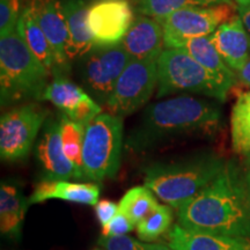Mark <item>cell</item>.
<instances>
[{
	"instance_id": "obj_26",
	"label": "cell",
	"mask_w": 250,
	"mask_h": 250,
	"mask_svg": "<svg viewBox=\"0 0 250 250\" xmlns=\"http://www.w3.org/2000/svg\"><path fill=\"white\" fill-rule=\"evenodd\" d=\"M233 2L232 0H138L136 5L137 12L147 17L158 19L159 21L182 8L208 7L219 4Z\"/></svg>"
},
{
	"instance_id": "obj_5",
	"label": "cell",
	"mask_w": 250,
	"mask_h": 250,
	"mask_svg": "<svg viewBox=\"0 0 250 250\" xmlns=\"http://www.w3.org/2000/svg\"><path fill=\"white\" fill-rule=\"evenodd\" d=\"M228 92L186 49H165L159 56L158 99L175 93H195L224 102Z\"/></svg>"
},
{
	"instance_id": "obj_19",
	"label": "cell",
	"mask_w": 250,
	"mask_h": 250,
	"mask_svg": "<svg viewBox=\"0 0 250 250\" xmlns=\"http://www.w3.org/2000/svg\"><path fill=\"white\" fill-rule=\"evenodd\" d=\"M29 198L19 184L2 181L0 186V232L12 240H20Z\"/></svg>"
},
{
	"instance_id": "obj_15",
	"label": "cell",
	"mask_w": 250,
	"mask_h": 250,
	"mask_svg": "<svg viewBox=\"0 0 250 250\" xmlns=\"http://www.w3.org/2000/svg\"><path fill=\"white\" fill-rule=\"evenodd\" d=\"M210 40L224 62L239 72L250 59V35L239 15L221 24Z\"/></svg>"
},
{
	"instance_id": "obj_36",
	"label": "cell",
	"mask_w": 250,
	"mask_h": 250,
	"mask_svg": "<svg viewBox=\"0 0 250 250\" xmlns=\"http://www.w3.org/2000/svg\"><path fill=\"white\" fill-rule=\"evenodd\" d=\"M145 250H175L168 245H161V243H144Z\"/></svg>"
},
{
	"instance_id": "obj_24",
	"label": "cell",
	"mask_w": 250,
	"mask_h": 250,
	"mask_svg": "<svg viewBox=\"0 0 250 250\" xmlns=\"http://www.w3.org/2000/svg\"><path fill=\"white\" fill-rule=\"evenodd\" d=\"M158 201L147 187H134L125 192L118 203V211L124 213L132 223L138 225L158 208Z\"/></svg>"
},
{
	"instance_id": "obj_2",
	"label": "cell",
	"mask_w": 250,
	"mask_h": 250,
	"mask_svg": "<svg viewBox=\"0 0 250 250\" xmlns=\"http://www.w3.org/2000/svg\"><path fill=\"white\" fill-rule=\"evenodd\" d=\"M179 225L195 232L250 240V208L243 173L233 162L177 210Z\"/></svg>"
},
{
	"instance_id": "obj_31",
	"label": "cell",
	"mask_w": 250,
	"mask_h": 250,
	"mask_svg": "<svg viewBox=\"0 0 250 250\" xmlns=\"http://www.w3.org/2000/svg\"><path fill=\"white\" fill-rule=\"evenodd\" d=\"M134 225L129 218L121 211L111 219V221L104 227H102V236H120L126 235L127 233L133 229Z\"/></svg>"
},
{
	"instance_id": "obj_8",
	"label": "cell",
	"mask_w": 250,
	"mask_h": 250,
	"mask_svg": "<svg viewBox=\"0 0 250 250\" xmlns=\"http://www.w3.org/2000/svg\"><path fill=\"white\" fill-rule=\"evenodd\" d=\"M130 61L122 43L94 45L79 59V73L85 90L100 105H107L118 78Z\"/></svg>"
},
{
	"instance_id": "obj_18",
	"label": "cell",
	"mask_w": 250,
	"mask_h": 250,
	"mask_svg": "<svg viewBox=\"0 0 250 250\" xmlns=\"http://www.w3.org/2000/svg\"><path fill=\"white\" fill-rule=\"evenodd\" d=\"M168 240L175 250H250L249 239L195 232L180 225H174Z\"/></svg>"
},
{
	"instance_id": "obj_27",
	"label": "cell",
	"mask_w": 250,
	"mask_h": 250,
	"mask_svg": "<svg viewBox=\"0 0 250 250\" xmlns=\"http://www.w3.org/2000/svg\"><path fill=\"white\" fill-rule=\"evenodd\" d=\"M173 212L167 205H159L148 217L137 225V234L142 241H154L169 229Z\"/></svg>"
},
{
	"instance_id": "obj_34",
	"label": "cell",
	"mask_w": 250,
	"mask_h": 250,
	"mask_svg": "<svg viewBox=\"0 0 250 250\" xmlns=\"http://www.w3.org/2000/svg\"><path fill=\"white\" fill-rule=\"evenodd\" d=\"M237 12H239V17L241 18L243 26L250 35V4L242 6V7H237Z\"/></svg>"
},
{
	"instance_id": "obj_12",
	"label": "cell",
	"mask_w": 250,
	"mask_h": 250,
	"mask_svg": "<svg viewBox=\"0 0 250 250\" xmlns=\"http://www.w3.org/2000/svg\"><path fill=\"white\" fill-rule=\"evenodd\" d=\"M35 156L44 179L80 180L76 168L65 154L61 136V116L48 117L37 140Z\"/></svg>"
},
{
	"instance_id": "obj_13",
	"label": "cell",
	"mask_w": 250,
	"mask_h": 250,
	"mask_svg": "<svg viewBox=\"0 0 250 250\" xmlns=\"http://www.w3.org/2000/svg\"><path fill=\"white\" fill-rule=\"evenodd\" d=\"M26 7L51 45L57 64L56 71L67 76L71 68V62L67 56L68 33L59 0H30Z\"/></svg>"
},
{
	"instance_id": "obj_25",
	"label": "cell",
	"mask_w": 250,
	"mask_h": 250,
	"mask_svg": "<svg viewBox=\"0 0 250 250\" xmlns=\"http://www.w3.org/2000/svg\"><path fill=\"white\" fill-rule=\"evenodd\" d=\"M61 136L62 148L74 168L80 180H85L83 170V148L86 126L70 120L61 111Z\"/></svg>"
},
{
	"instance_id": "obj_6",
	"label": "cell",
	"mask_w": 250,
	"mask_h": 250,
	"mask_svg": "<svg viewBox=\"0 0 250 250\" xmlns=\"http://www.w3.org/2000/svg\"><path fill=\"white\" fill-rule=\"evenodd\" d=\"M123 118L110 112L100 114L85 129L83 170L85 180L102 182L114 179L123 149Z\"/></svg>"
},
{
	"instance_id": "obj_17",
	"label": "cell",
	"mask_w": 250,
	"mask_h": 250,
	"mask_svg": "<svg viewBox=\"0 0 250 250\" xmlns=\"http://www.w3.org/2000/svg\"><path fill=\"white\" fill-rule=\"evenodd\" d=\"M101 189L96 183H76L68 180L43 179L36 184L29 197V204H40L48 199H62L83 205H96Z\"/></svg>"
},
{
	"instance_id": "obj_9",
	"label": "cell",
	"mask_w": 250,
	"mask_h": 250,
	"mask_svg": "<svg viewBox=\"0 0 250 250\" xmlns=\"http://www.w3.org/2000/svg\"><path fill=\"white\" fill-rule=\"evenodd\" d=\"M158 59H131L105 105L110 114L124 118L149 101L158 87Z\"/></svg>"
},
{
	"instance_id": "obj_11",
	"label": "cell",
	"mask_w": 250,
	"mask_h": 250,
	"mask_svg": "<svg viewBox=\"0 0 250 250\" xmlns=\"http://www.w3.org/2000/svg\"><path fill=\"white\" fill-rule=\"evenodd\" d=\"M129 0H96L89 5L88 26L95 45L118 44L134 21Z\"/></svg>"
},
{
	"instance_id": "obj_7",
	"label": "cell",
	"mask_w": 250,
	"mask_h": 250,
	"mask_svg": "<svg viewBox=\"0 0 250 250\" xmlns=\"http://www.w3.org/2000/svg\"><path fill=\"white\" fill-rule=\"evenodd\" d=\"M236 9L237 5L234 2H226L173 12L161 20L165 49L183 48L188 41L210 36L221 24L236 17Z\"/></svg>"
},
{
	"instance_id": "obj_20",
	"label": "cell",
	"mask_w": 250,
	"mask_h": 250,
	"mask_svg": "<svg viewBox=\"0 0 250 250\" xmlns=\"http://www.w3.org/2000/svg\"><path fill=\"white\" fill-rule=\"evenodd\" d=\"M203 67H205L214 78L220 81L227 89L232 88L237 81L236 73L230 68L217 49L212 44L210 36L197 37L188 41L183 46Z\"/></svg>"
},
{
	"instance_id": "obj_10",
	"label": "cell",
	"mask_w": 250,
	"mask_h": 250,
	"mask_svg": "<svg viewBox=\"0 0 250 250\" xmlns=\"http://www.w3.org/2000/svg\"><path fill=\"white\" fill-rule=\"evenodd\" d=\"M49 111L37 103H26L2 114L0 118V156L15 162L30 153Z\"/></svg>"
},
{
	"instance_id": "obj_21",
	"label": "cell",
	"mask_w": 250,
	"mask_h": 250,
	"mask_svg": "<svg viewBox=\"0 0 250 250\" xmlns=\"http://www.w3.org/2000/svg\"><path fill=\"white\" fill-rule=\"evenodd\" d=\"M17 31L27 43L33 54L48 68L50 73H54L57 70L54 51H52L45 34L41 29L35 19L31 17L27 7L21 11L17 24Z\"/></svg>"
},
{
	"instance_id": "obj_32",
	"label": "cell",
	"mask_w": 250,
	"mask_h": 250,
	"mask_svg": "<svg viewBox=\"0 0 250 250\" xmlns=\"http://www.w3.org/2000/svg\"><path fill=\"white\" fill-rule=\"evenodd\" d=\"M96 218H98L100 225L104 227L111 221V219L117 214L118 205L111 201H99L95 205Z\"/></svg>"
},
{
	"instance_id": "obj_28",
	"label": "cell",
	"mask_w": 250,
	"mask_h": 250,
	"mask_svg": "<svg viewBox=\"0 0 250 250\" xmlns=\"http://www.w3.org/2000/svg\"><path fill=\"white\" fill-rule=\"evenodd\" d=\"M102 105H100L98 102L94 100L92 96L83 100L79 104L77 105L73 110L65 114L66 116L76 123H79L83 126H87L94 118L98 117L100 114H102Z\"/></svg>"
},
{
	"instance_id": "obj_37",
	"label": "cell",
	"mask_w": 250,
	"mask_h": 250,
	"mask_svg": "<svg viewBox=\"0 0 250 250\" xmlns=\"http://www.w3.org/2000/svg\"><path fill=\"white\" fill-rule=\"evenodd\" d=\"M12 4L14 6V9L17 11V13L20 14V8H21V0H12Z\"/></svg>"
},
{
	"instance_id": "obj_30",
	"label": "cell",
	"mask_w": 250,
	"mask_h": 250,
	"mask_svg": "<svg viewBox=\"0 0 250 250\" xmlns=\"http://www.w3.org/2000/svg\"><path fill=\"white\" fill-rule=\"evenodd\" d=\"M20 14L17 13L12 0H0V35L6 36L17 29Z\"/></svg>"
},
{
	"instance_id": "obj_33",
	"label": "cell",
	"mask_w": 250,
	"mask_h": 250,
	"mask_svg": "<svg viewBox=\"0 0 250 250\" xmlns=\"http://www.w3.org/2000/svg\"><path fill=\"white\" fill-rule=\"evenodd\" d=\"M236 78L243 85L250 87V59L246 62V65L241 70L236 72Z\"/></svg>"
},
{
	"instance_id": "obj_3",
	"label": "cell",
	"mask_w": 250,
	"mask_h": 250,
	"mask_svg": "<svg viewBox=\"0 0 250 250\" xmlns=\"http://www.w3.org/2000/svg\"><path fill=\"white\" fill-rule=\"evenodd\" d=\"M226 164L212 153H199L170 162H154L144 169L145 186L165 203L179 210L217 179Z\"/></svg>"
},
{
	"instance_id": "obj_16",
	"label": "cell",
	"mask_w": 250,
	"mask_h": 250,
	"mask_svg": "<svg viewBox=\"0 0 250 250\" xmlns=\"http://www.w3.org/2000/svg\"><path fill=\"white\" fill-rule=\"evenodd\" d=\"M59 4L67 27L68 59H80L95 45L88 26L89 5L85 0H59Z\"/></svg>"
},
{
	"instance_id": "obj_35",
	"label": "cell",
	"mask_w": 250,
	"mask_h": 250,
	"mask_svg": "<svg viewBox=\"0 0 250 250\" xmlns=\"http://www.w3.org/2000/svg\"><path fill=\"white\" fill-rule=\"evenodd\" d=\"M243 180H245L247 199H248V204H249V208H250V168L246 167L245 173H243Z\"/></svg>"
},
{
	"instance_id": "obj_29",
	"label": "cell",
	"mask_w": 250,
	"mask_h": 250,
	"mask_svg": "<svg viewBox=\"0 0 250 250\" xmlns=\"http://www.w3.org/2000/svg\"><path fill=\"white\" fill-rule=\"evenodd\" d=\"M99 245L105 250H145L144 242L127 235L100 236Z\"/></svg>"
},
{
	"instance_id": "obj_22",
	"label": "cell",
	"mask_w": 250,
	"mask_h": 250,
	"mask_svg": "<svg viewBox=\"0 0 250 250\" xmlns=\"http://www.w3.org/2000/svg\"><path fill=\"white\" fill-rule=\"evenodd\" d=\"M52 80L43 92L41 101H49L56 105L62 114H68L73 110L89 94L71 81L62 72L56 71L51 74Z\"/></svg>"
},
{
	"instance_id": "obj_40",
	"label": "cell",
	"mask_w": 250,
	"mask_h": 250,
	"mask_svg": "<svg viewBox=\"0 0 250 250\" xmlns=\"http://www.w3.org/2000/svg\"><path fill=\"white\" fill-rule=\"evenodd\" d=\"M93 250H105V249H93Z\"/></svg>"
},
{
	"instance_id": "obj_23",
	"label": "cell",
	"mask_w": 250,
	"mask_h": 250,
	"mask_svg": "<svg viewBox=\"0 0 250 250\" xmlns=\"http://www.w3.org/2000/svg\"><path fill=\"white\" fill-rule=\"evenodd\" d=\"M232 146L237 154L250 152V90L240 94L230 115Z\"/></svg>"
},
{
	"instance_id": "obj_39",
	"label": "cell",
	"mask_w": 250,
	"mask_h": 250,
	"mask_svg": "<svg viewBox=\"0 0 250 250\" xmlns=\"http://www.w3.org/2000/svg\"><path fill=\"white\" fill-rule=\"evenodd\" d=\"M245 165L247 168H250V152L245 155Z\"/></svg>"
},
{
	"instance_id": "obj_38",
	"label": "cell",
	"mask_w": 250,
	"mask_h": 250,
	"mask_svg": "<svg viewBox=\"0 0 250 250\" xmlns=\"http://www.w3.org/2000/svg\"><path fill=\"white\" fill-rule=\"evenodd\" d=\"M237 7H242V6H247L250 4V0H235Z\"/></svg>"
},
{
	"instance_id": "obj_1",
	"label": "cell",
	"mask_w": 250,
	"mask_h": 250,
	"mask_svg": "<svg viewBox=\"0 0 250 250\" xmlns=\"http://www.w3.org/2000/svg\"><path fill=\"white\" fill-rule=\"evenodd\" d=\"M221 123L223 114L213 103L181 95L149 104L127 134L124 146L140 153L174 140L211 137L220 130Z\"/></svg>"
},
{
	"instance_id": "obj_14",
	"label": "cell",
	"mask_w": 250,
	"mask_h": 250,
	"mask_svg": "<svg viewBox=\"0 0 250 250\" xmlns=\"http://www.w3.org/2000/svg\"><path fill=\"white\" fill-rule=\"evenodd\" d=\"M121 43L130 59L159 58L165 50L161 21L147 15H138Z\"/></svg>"
},
{
	"instance_id": "obj_4",
	"label": "cell",
	"mask_w": 250,
	"mask_h": 250,
	"mask_svg": "<svg viewBox=\"0 0 250 250\" xmlns=\"http://www.w3.org/2000/svg\"><path fill=\"white\" fill-rule=\"evenodd\" d=\"M51 73L15 29L0 37L1 107L24 100L41 101Z\"/></svg>"
}]
</instances>
